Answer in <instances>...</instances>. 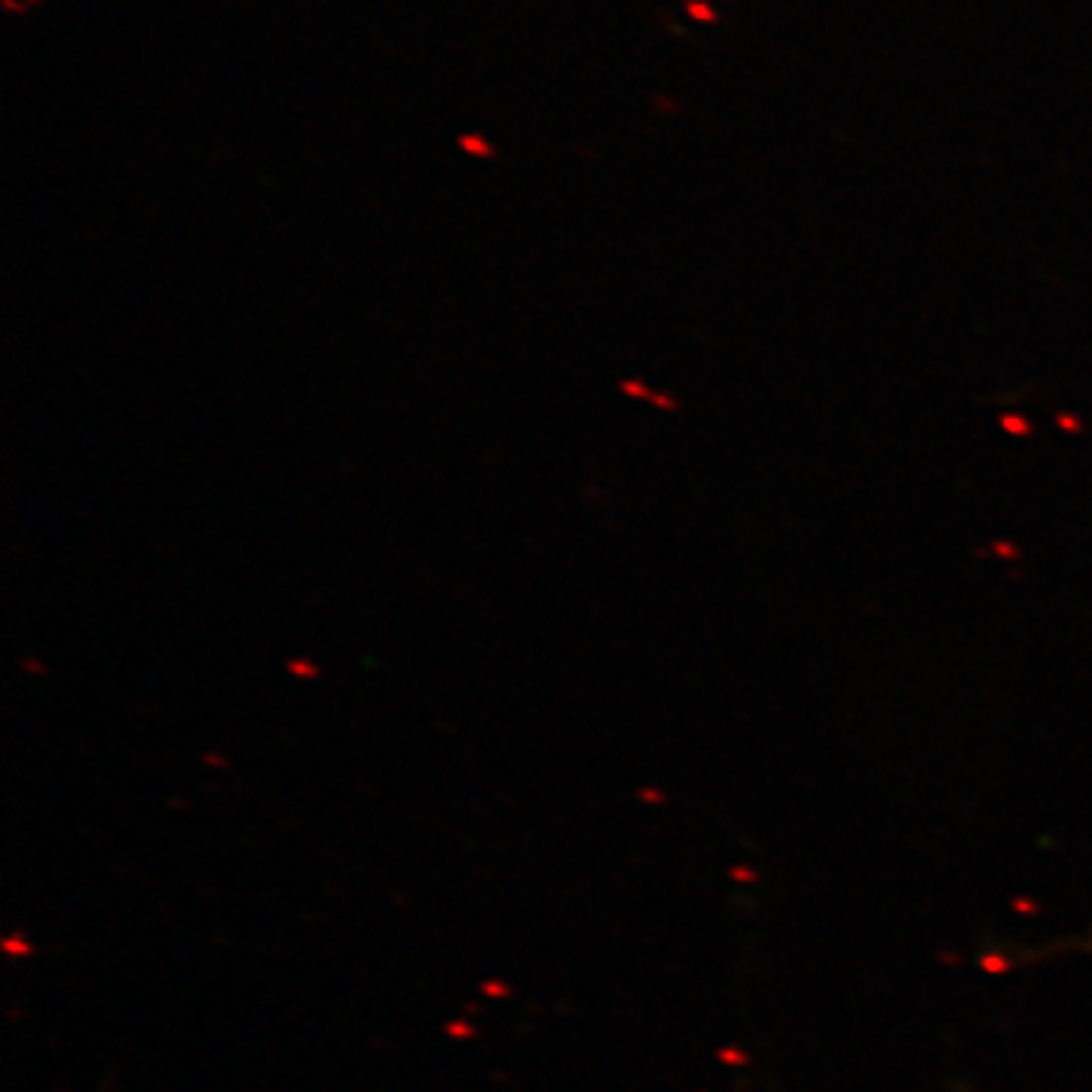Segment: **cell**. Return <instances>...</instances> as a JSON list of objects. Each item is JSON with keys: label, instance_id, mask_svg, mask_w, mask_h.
<instances>
[{"label": "cell", "instance_id": "obj_1", "mask_svg": "<svg viewBox=\"0 0 1092 1092\" xmlns=\"http://www.w3.org/2000/svg\"><path fill=\"white\" fill-rule=\"evenodd\" d=\"M462 146H465V149H471V152L488 155V146H483V143H480V140H477V137H462Z\"/></svg>", "mask_w": 1092, "mask_h": 1092}]
</instances>
